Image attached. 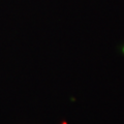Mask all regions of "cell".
<instances>
[{"mask_svg": "<svg viewBox=\"0 0 124 124\" xmlns=\"http://www.w3.org/2000/svg\"><path fill=\"white\" fill-rule=\"evenodd\" d=\"M122 52L124 53V46H123V48H122Z\"/></svg>", "mask_w": 124, "mask_h": 124, "instance_id": "obj_1", "label": "cell"}, {"mask_svg": "<svg viewBox=\"0 0 124 124\" xmlns=\"http://www.w3.org/2000/svg\"><path fill=\"white\" fill-rule=\"evenodd\" d=\"M62 124H66V123H65V122H63V123H62Z\"/></svg>", "mask_w": 124, "mask_h": 124, "instance_id": "obj_2", "label": "cell"}]
</instances>
